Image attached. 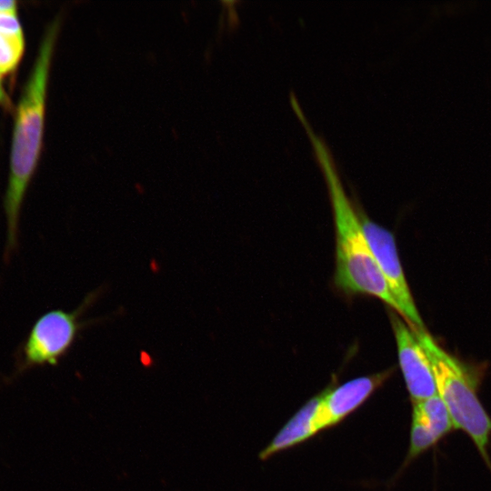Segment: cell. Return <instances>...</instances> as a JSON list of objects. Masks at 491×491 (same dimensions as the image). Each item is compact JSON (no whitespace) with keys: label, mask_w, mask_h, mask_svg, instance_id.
<instances>
[{"label":"cell","mask_w":491,"mask_h":491,"mask_svg":"<svg viewBox=\"0 0 491 491\" xmlns=\"http://www.w3.org/2000/svg\"><path fill=\"white\" fill-rule=\"evenodd\" d=\"M60 25V17L56 16L45 29L15 109L10 171L4 197L6 259L18 246L21 208L41 155L48 77Z\"/></svg>","instance_id":"obj_1"},{"label":"cell","mask_w":491,"mask_h":491,"mask_svg":"<svg viewBox=\"0 0 491 491\" xmlns=\"http://www.w3.org/2000/svg\"><path fill=\"white\" fill-rule=\"evenodd\" d=\"M292 107L308 135L329 193L336 230V286L346 294L376 296L398 313L396 302L363 230L357 209L345 192L329 149L315 134L300 105L294 104Z\"/></svg>","instance_id":"obj_2"},{"label":"cell","mask_w":491,"mask_h":491,"mask_svg":"<svg viewBox=\"0 0 491 491\" xmlns=\"http://www.w3.org/2000/svg\"><path fill=\"white\" fill-rule=\"evenodd\" d=\"M416 333L430 361L437 395L446 406L454 427L466 432L491 470L488 446L491 418L477 396V377L469 367L442 348L426 332Z\"/></svg>","instance_id":"obj_3"},{"label":"cell","mask_w":491,"mask_h":491,"mask_svg":"<svg viewBox=\"0 0 491 491\" xmlns=\"http://www.w3.org/2000/svg\"><path fill=\"white\" fill-rule=\"evenodd\" d=\"M97 297L98 292L94 291L72 311L54 309L39 316L17 350V370L57 364L90 323L83 316Z\"/></svg>","instance_id":"obj_4"},{"label":"cell","mask_w":491,"mask_h":491,"mask_svg":"<svg viewBox=\"0 0 491 491\" xmlns=\"http://www.w3.org/2000/svg\"><path fill=\"white\" fill-rule=\"evenodd\" d=\"M359 219L386 285L398 306V314L414 327L425 329L401 266L393 234L373 222L356 207Z\"/></svg>","instance_id":"obj_5"},{"label":"cell","mask_w":491,"mask_h":491,"mask_svg":"<svg viewBox=\"0 0 491 491\" xmlns=\"http://www.w3.org/2000/svg\"><path fill=\"white\" fill-rule=\"evenodd\" d=\"M388 316L396 343L399 366L412 403L437 395L430 361L415 327L393 309L389 310Z\"/></svg>","instance_id":"obj_6"},{"label":"cell","mask_w":491,"mask_h":491,"mask_svg":"<svg viewBox=\"0 0 491 491\" xmlns=\"http://www.w3.org/2000/svg\"><path fill=\"white\" fill-rule=\"evenodd\" d=\"M392 369L351 379L321 392L329 426H333L362 406L391 376Z\"/></svg>","instance_id":"obj_7"},{"label":"cell","mask_w":491,"mask_h":491,"mask_svg":"<svg viewBox=\"0 0 491 491\" xmlns=\"http://www.w3.org/2000/svg\"><path fill=\"white\" fill-rule=\"evenodd\" d=\"M330 427L323 408L321 392L310 398L278 431L260 452L266 460L275 454L301 444L318 432Z\"/></svg>","instance_id":"obj_8"},{"label":"cell","mask_w":491,"mask_h":491,"mask_svg":"<svg viewBox=\"0 0 491 491\" xmlns=\"http://www.w3.org/2000/svg\"><path fill=\"white\" fill-rule=\"evenodd\" d=\"M25 41L17 15H0V75L14 74L25 53Z\"/></svg>","instance_id":"obj_9"},{"label":"cell","mask_w":491,"mask_h":491,"mask_svg":"<svg viewBox=\"0 0 491 491\" xmlns=\"http://www.w3.org/2000/svg\"><path fill=\"white\" fill-rule=\"evenodd\" d=\"M413 411L421 416L438 440L455 428L448 409L438 395L414 403Z\"/></svg>","instance_id":"obj_10"},{"label":"cell","mask_w":491,"mask_h":491,"mask_svg":"<svg viewBox=\"0 0 491 491\" xmlns=\"http://www.w3.org/2000/svg\"><path fill=\"white\" fill-rule=\"evenodd\" d=\"M437 441L439 440L421 416L415 411H412L410 445L406 458V464L433 446Z\"/></svg>","instance_id":"obj_11"},{"label":"cell","mask_w":491,"mask_h":491,"mask_svg":"<svg viewBox=\"0 0 491 491\" xmlns=\"http://www.w3.org/2000/svg\"><path fill=\"white\" fill-rule=\"evenodd\" d=\"M18 3L15 0H0V15H17Z\"/></svg>","instance_id":"obj_12"},{"label":"cell","mask_w":491,"mask_h":491,"mask_svg":"<svg viewBox=\"0 0 491 491\" xmlns=\"http://www.w3.org/2000/svg\"><path fill=\"white\" fill-rule=\"evenodd\" d=\"M0 106L8 112L13 111L14 109L12 101L10 100L3 85H0Z\"/></svg>","instance_id":"obj_13"},{"label":"cell","mask_w":491,"mask_h":491,"mask_svg":"<svg viewBox=\"0 0 491 491\" xmlns=\"http://www.w3.org/2000/svg\"><path fill=\"white\" fill-rule=\"evenodd\" d=\"M2 77H3V76L0 75V85H2Z\"/></svg>","instance_id":"obj_14"}]
</instances>
